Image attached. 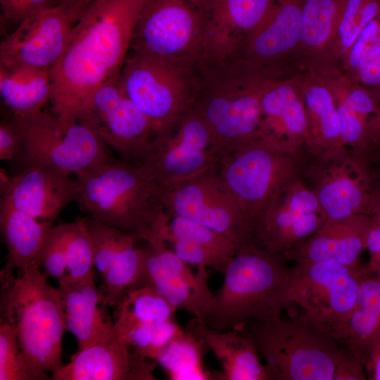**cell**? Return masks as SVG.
Returning a JSON list of instances; mask_svg holds the SVG:
<instances>
[{
  "instance_id": "6da1fadb",
  "label": "cell",
  "mask_w": 380,
  "mask_h": 380,
  "mask_svg": "<svg viewBox=\"0 0 380 380\" xmlns=\"http://www.w3.org/2000/svg\"><path fill=\"white\" fill-rule=\"evenodd\" d=\"M144 0H90L50 68L53 115L63 130L81 117L93 92L118 75Z\"/></svg>"
},
{
  "instance_id": "7a4b0ae2",
  "label": "cell",
  "mask_w": 380,
  "mask_h": 380,
  "mask_svg": "<svg viewBox=\"0 0 380 380\" xmlns=\"http://www.w3.org/2000/svg\"><path fill=\"white\" fill-rule=\"evenodd\" d=\"M75 175L77 201L91 218L149 244L167 243L170 217L146 167L113 159Z\"/></svg>"
},
{
  "instance_id": "3957f363",
  "label": "cell",
  "mask_w": 380,
  "mask_h": 380,
  "mask_svg": "<svg viewBox=\"0 0 380 380\" xmlns=\"http://www.w3.org/2000/svg\"><path fill=\"white\" fill-rule=\"evenodd\" d=\"M277 68L241 58L200 64L191 108L201 117L220 154L261 137L260 96Z\"/></svg>"
},
{
  "instance_id": "277c9868",
  "label": "cell",
  "mask_w": 380,
  "mask_h": 380,
  "mask_svg": "<svg viewBox=\"0 0 380 380\" xmlns=\"http://www.w3.org/2000/svg\"><path fill=\"white\" fill-rule=\"evenodd\" d=\"M0 276L1 322L15 330L31 380L50 379L64 365L62 339L66 329L58 288L51 286L38 263Z\"/></svg>"
},
{
  "instance_id": "5b68a950",
  "label": "cell",
  "mask_w": 380,
  "mask_h": 380,
  "mask_svg": "<svg viewBox=\"0 0 380 380\" xmlns=\"http://www.w3.org/2000/svg\"><path fill=\"white\" fill-rule=\"evenodd\" d=\"M285 262L257 242L239 246L221 288L197 319L210 328L227 331L280 315L291 271Z\"/></svg>"
},
{
  "instance_id": "8992f818",
  "label": "cell",
  "mask_w": 380,
  "mask_h": 380,
  "mask_svg": "<svg viewBox=\"0 0 380 380\" xmlns=\"http://www.w3.org/2000/svg\"><path fill=\"white\" fill-rule=\"evenodd\" d=\"M247 322L242 328L264 360L269 380H332L341 348L303 317L278 315Z\"/></svg>"
},
{
  "instance_id": "52a82bcc",
  "label": "cell",
  "mask_w": 380,
  "mask_h": 380,
  "mask_svg": "<svg viewBox=\"0 0 380 380\" xmlns=\"http://www.w3.org/2000/svg\"><path fill=\"white\" fill-rule=\"evenodd\" d=\"M374 272L367 264L346 266L333 262L296 261L291 268L285 308L296 304L303 318L340 341L362 281Z\"/></svg>"
},
{
  "instance_id": "ba28073f",
  "label": "cell",
  "mask_w": 380,
  "mask_h": 380,
  "mask_svg": "<svg viewBox=\"0 0 380 380\" xmlns=\"http://www.w3.org/2000/svg\"><path fill=\"white\" fill-rule=\"evenodd\" d=\"M209 0H144L132 52L196 71L202 58Z\"/></svg>"
},
{
  "instance_id": "9c48e42d",
  "label": "cell",
  "mask_w": 380,
  "mask_h": 380,
  "mask_svg": "<svg viewBox=\"0 0 380 380\" xmlns=\"http://www.w3.org/2000/svg\"><path fill=\"white\" fill-rule=\"evenodd\" d=\"M297 153L258 138L220 155L214 170L255 225L275 196L298 178Z\"/></svg>"
},
{
  "instance_id": "30bf717a",
  "label": "cell",
  "mask_w": 380,
  "mask_h": 380,
  "mask_svg": "<svg viewBox=\"0 0 380 380\" xmlns=\"http://www.w3.org/2000/svg\"><path fill=\"white\" fill-rule=\"evenodd\" d=\"M13 118L21 135L18 156L24 167L42 166L76 174L113 160L108 146L82 119L61 130L56 117L42 110Z\"/></svg>"
},
{
  "instance_id": "8fae6325",
  "label": "cell",
  "mask_w": 380,
  "mask_h": 380,
  "mask_svg": "<svg viewBox=\"0 0 380 380\" xmlns=\"http://www.w3.org/2000/svg\"><path fill=\"white\" fill-rule=\"evenodd\" d=\"M118 82L156 133L170 127L191 106L196 70L132 52L121 68Z\"/></svg>"
},
{
  "instance_id": "7c38bea8",
  "label": "cell",
  "mask_w": 380,
  "mask_h": 380,
  "mask_svg": "<svg viewBox=\"0 0 380 380\" xmlns=\"http://www.w3.org/2000/svg\"><path fill=\"white\" fill-rule=\"evenodd\" d=\"M170 217L191 220L222 232L237 245L258 242L255 225L213 169L160 188Z\"/></svg>"
},
{
  "instance_id": "4fadbf2b",
  "label": "cell",
  "mask_w": 380,
  "mask_h": 380,
  "mask_svg": "<svg viewBox=\"0 0 380 380\" xmlns=\"http://www.w3.org/2000/svg\"><path fill=\"white\" fill-rule=\"evenodd\" d=\"M220 156L205 124L190 107L154 134L137 165L146 167L162 188L215 168Z\"/></svg>"
},
{
  "instance_id": "5bb4252c",
  "label": "cell",
  "mask_w": 380,
  "mask_h": 380,
  "mask_svg": "<svg viewBox=\"0 0 380 380\" xmlns=\"http://www.w3.org/2000/svg\"><path fill=\"white\" fill-rule=\"evenodd\" d=\"M87 4L63 0L25 18L1 42L0 66L50 69L62 54Z\"/></svg>"
},
{
  "instance_id": "9a60e30c",
  "label": "cell",
  "mask_w": 380,
  "mask_h": 380,
  "mask_svg": "<svg viewBox=\"0 0 380 380\" xmlns=\"http://www.w3.org/2000/svg\"><path fill=\"white\" fill-rule=\"evenodd\" d=\"M118 75L108 79L93 92L80 119L87 122L121 159L138 164L156 130L122 91Z\"/></svg>"
},
{
  "instance_id": "2e32d148",
  "label": "cell",
  "mask_w": 380,
  "mask_h": 380,
  "mask_svg": "<svg viewBox=\"0 0 380 380\" xmlns=\"http://www.w3.org/2000/svg\"><path fill=\"white\" fill-rule=\"evenodd\" d=\"M326 221L312 189L297 178L275 196L264 212L258 242L287 260Z\"/></svg>"
},
{
  "instance_id": "e0dca14e",
  "label": "cell",
  "mask_w": 380,
  "mask_h": 380,
  "mask_svg": "<svg viewBox=\"0 0 380 380\" xmlns=\"http://www.w3.org/2000/svg\"><path fill=\"white\" fill-rule=\"evenodd\" d=\"M318 159L311 188L326 220L370 215L374 180L366 160L346 148Z\"/></svg>"
},
{
  "instance_id": "ac0fdd59",
  "label": "cell",
  "mask_w": 380,
  "mask_h": 380,
  "mask_svg": "<svg viewBox=\"0 0 380 380\" xmlns=\"http://www.w3.org/2000/svg\"><path fill=\"white\" fill-rule=\"evenodd\" d=\"M142 276L139 286H153L176 310L182 308L199 318L211 304L208 273L198 267L196 274L167 246V243L141 247Z\"/></svg>"
},
{
  "instance_id": "d6986e66",
  "label": "cell",
  "mask_w": 380,
  "mask_h": 380,
  "mask_svg": "<svg viewBox=\"0 0 380 380\" xmlns=\"http://www.w3.org/2000/svg\"><path fill=\"white\" fill-rule=\"evenodd\" d=\"M275 0H209L200 64L236 58Z\"/></svg>"
},
{
  "instance_id": "ffe728a7",
  "label": "cell",
  "mask_w": 380,
  "mask_h": 380,
  "mask_svg": "<svg viewBox=\"0 0 380 380\" xmlns=\"http://www.w3.org/2000/svg\"><path fill=\"white\" fill-rule=\"evenodd\" d=\"M79 187L71 173L42 166L25 167L1 184V198L15 210L37 220L53 222Z\"/></svg>"
},
{
  "instance_id": "44dd1931",
  "label": "cell",
  "mask_w": 380,
  "mask_h": 380,
  "mask_svg": "<svg viewBox=\"0 0 380 380\" xmlns=\"http://www.w3.org/2000/svg\"><path fill=\"white\" fill-rule=\"evenodd\" d=\"M261 138L275 147L297 153L309 139V121L297 76L268 80L260 96Z\"/></svg>"
},
{
  "instance_id": "7402d4cb",
  "label": "cell",
  "mask_w": 380,
  "mask_h": 380,
  "mask_svg": "<svg viewBox=\"0 0 380 380\" xmlns=\"http://www.w3.org/2000/svg\"><path fill=\"white\" fill-rule=\"evenodd\" d=\"M149 360L115 331L109 338L78 350L69 363L52 374V379L155 380V364Z\"/></svg>"
},
{
  "instance_id": "603a6c76",
  "label": "cell",
  "mask_w": 380,
  "mask_h": 380,
  "mask_svg": "<svg viewBox=\"0 0 380 380\" xmlns=\"http://www.w3.org/2000/svg\"><path fill=\"white\" fill-rule=\"evenodd\" d=\"M303 0H275L236 58L255 65L279 68L300 42Z\"/></svg>"
},
{
  "instance_id": "cb8c5ba5",
  "label": "cell",
  "mask_w": 380,
  "mask_h": 380,
  "mask_svg": "<svg viewBox=\"0 0 380 380\" xmlns=\"http://www.w3.org/2000/svg\"><path fill=\"white\" fill-rule=\"evenodd\" d=\"M372 220V215L362 213L327 220L292 253L289 260L357 265L360 263V255L367 248Z\"/></svg>"
},
{
  "instance_id": "d4e9b609",
  "label": "cell",
  "mask_w": 380,
  "mask_h": 380,
  "mask_svg": "<svg viewBox=\"0 0 380 380\" xmlns=\"http://www.w3.org/2000/svg\"><path fill=\"white\" fill-rule=\"evenodd\" d=\"M66 329L77 341L78 350L105 340L115 332V323L92 277L58 280Z\"/></svg>"
},
{
  "instance_id": "484cf974",
  "label": "cell",
  "mask_w": 380,
  "mask_h": 380,
  "mask_svg": "<svg viewBox=\"0 0 380 380\" xmlns=\"http://www.w3.org/2000/svg\"><path fill=\"white\" fill-rule=\"evenodd\" d=\"M186 330L201 339L222 365L215 373L217 380H269L254 342L243 329L220 331L198 319L189 321Z\"/></svg>"
},
{
  "instance_id": "4316f807",
  "label": "cell",
  "mask_w": 380,
  "mask_h": 380,
  "mask_svg": "<svg viewBox=\"0 0 380 380\" xmlns=\"http://www.w3.org/2000/svg\"><path fill=\"white\" fill-rule=\"evenodd\" d=\"M296 75L309 121V151L318 158L345 149L334 94L322 75L315 70Z\"/></svg>"
},
{
  "instance_id": "83f0119b",
  "label": "cell",
  "mask_w": 380,
  "mask_h": 380,
  "mask_svg": "<svg viewBox=\"0 0 380 380\" xmlns=\"http://www.w3.org/2000/svg\"><path fill=\"white\" fill-rule=\"evenodd\" d=\"M340 341L367 372L380 353V276L374 274L360 283Z\"/></svg>"
},
{
  "instance_id": "f1b7e54d",
  "label": "cell",
  "mask_w": 380,
  "mask_h": 380,
  "mask_svg": "<svg viewBox=\"0 0 380 380\" xmlns=\"http://www.w3.org/2000/svg\"><path fill=\"white\" fill-rule=\"evenodd\" d=\"M52 223L18 211L1 199L0 227L8 257L0 276L9 275L38 263L39 255L53 227Z\"/></svg>"
},
{
  "instance_id": "f546056e",
  "label": "cell",
  "mask_w": 380,
  "mask_h": 380,
  "mask_svg": "<svg viewBox=\"0 0 380 380\" xmlns=\"http://www.w3.org/2000/svg\"><path fill=\"white\" fill-rule=\"evenodd\" d=\"M50 69L0 66V95L13 115L23 116L42 110L53 96Z\"/></svg>"
},
{
  "instance_id": "4dcf8cb0",
  "label": "cell",
  "mask_w": 380,
  "mask_h": 380,
  "mask_svg": "<svg viewBox=\"0 0 380 380\" xmlns=\"http://www.w3.org/2000/svg\"><path fill=\"white\" fill-rule=\"evenodd\" d=\"M341 64L340 72L380 102V13L362 29Z\"/></svg>"
},
{
  "instance_id": "1f68e13d",
  "label": "cell",
  "mask_w": 380,
  "mask_h": 380,
  "mask_svg": "<svg viewBox=\"0 0 380 380\" xmlns=\"http://www.w3.org/2000/svg\"><path fill=\"white\" fill-rule=\"evenodd\" d=\"M137 238L122 232L118 239L101 291L105 303L116 308L126 291L139 284L143 271L141 248Z\"/></svg>"
},
{
  "instance_id": "d6a6232c",
  "label": "cell",
  "mask_w": 380,
  "mask_h": 380,
  "mask_svg": "<svg viewBox=\"0 0 380 380\" xmlns=\"http://www.w3.org/2000/svg\"><path fill=\"white\" fill-rule=\"evenodd\" d=\"M115 310V329L122 337L139 324H158L174 319L176 311V309L150 285H141L129 289Z\"/></svg>"
},
{
  "instance_id": "836d02e7",
  "label": "cell",
  "mask_w": 380,
  "mask_h": 380,
  "mask_svg": "<svg viewBox=\"0 0 380 380\" xmlns=\"http://www.w3.org/2000/svg\"><path fill=\"white\" fill-rule=\"evenodd\" d=\"M346 0H303L298 49L317 59L331 44Z\"/></svg>"
},
{
  "instance_id": "e575fe53",
  "label": "cell",
  "mask_w": 380,
  "mask_h": 380,
  "mask_svg": "<svg viewBox=\"0 0 380 380\" xmlns=\"http://www.w3.org/2000/svg\"><path fill=\"white\" fill-rule=\"evenodd\" d=\"M205 349L203 341L186 329L165 346L156 360L172 379H216L215 373L203 367Z\"/></svg>"
},
{
  "instance_id": "d590c367",
  "label": "cell",
  "mask_w": 380,
  "mask_h": 380,
  "mask_svg": "<svg viewBox=\"0 0 380 380\" xmlns=\"http://www.w3.org/2000/svg\"><path fill=\"white\" fill-rule=\"evenodd\" d=\"M63 246L68 264L65 277L82 279L93 276L94 258L92 244L85 218L55 226Z\"/></svg>"
},
{
  "instance_id": "8d00e7d4",
  "label": "cell",
  "mask_w": 380,
  "mask_h": 380,
  "mask_svg": "<svg viewBox=\"0 0 380 380\" xmlns=\"http://www.w3.org/2000/svg\"><path fill=\"white\" fill-rule=\"evenodd\" d=\"M168 236L191 241L229 263L237 250L236 243L226 234L182 217H170Z\"/></svg>"
},
{
  "instance_id": "74e56055",
  "label": "cell",
  "mask_w": 380,
  "mask_h": 380,
  "mask_svg": "<svg viewBox=\"0 0 380 380\" xmlns=\"http://www.w3.org/2000/svg\"><path fill=\"white\" fill-rule=\"evenodd\" d=\"M0 380H31L15 329L0 324Z\"/></svg>"
},
{
  "instance_id": "f35d334b",
  "label": "cell",
  "mask_w": 380,
  "mask_h": 380,
  "mask_svg": "<svg viewBox=\"0 0 380 380\" xmlns=\"http://www.w3.org/2000/svg\"><path fill=\"white\" fill-rule=\"evenodd\" d=\"M37 262L45 273L58 280L68 274V264L59 234L55 227L50 231L39 255Z\"/></svg>"
},
{
  "instance_id": "ab89813d",
  "label": "cell",
  "mask_w": 380,
  "mask_h": 380,
  "mask_svg": "<svg viewBox=\"0 0 380 380\" xmlns=\"http://www.w3.org/2000/svg\"><path fill=\"white\" fill-rule=\"evenodd\" d=\"M51 4V0H0L1 19L18 25L34 13Z\"/></svg>"
},
{
  "instance_id": "60d3db41",
  "label": "cell",
  "mask_w": 380,
  "mask_h": 380,
  "mask_svg": "<svg viewBox=\"0 0 380 380\" xmlns=\"http://www.w3.org/2000/svg\"><path fill=\"white\" fill-rule=\"evenodd\" d=\"M364 365L346 347L341 348L332 380H365Z\"/></svg>"
},
{
  "instance_id": "b9f144b4",
  "label": "cell",
  "mask_w": 380,
  "mask_h": 380,
  "mask_svg": "<svg viewBox=\"0 0 380 380\" xmlns=\"http://www.w3.org/2000/svg\"><path fill=\"white\" fill-rule=\"evenodd\" d=\"M20 148L21 135L15 118L2 121L0 124V159L12 160L19 154Z\"/></svg>"
},
{
  "instance_id": "7bdbcfd3",
  "label": "cell",
  "mask_w": 380,
  "mask_h": 380,
  "mask_svg": "<svg viewBox=\"0 0 380 380\" xmlns=\"http://www.w3.org/2000/svg\"><path fill=\"white\" fill-rule=\"evenodd\" d=\"M366 249L369 255L368 265L375 274L380 276V223L374 217L367 237Z\"/></svg>"
},
{
  "instance_id": "ee69618b",
  "label": "cell",
  "mask_w": 380,
  "mask_h": 380,
  "mask_svg": "<svg viewBox=\"0 0 380 380\" xmlns=\"http://www.w3.org/2000/svg\"><path fill=\"white\" fill-rule=\"evenodd\" d=\"M370 215L380 223V183L376 182L372 186Z\"/></svg>"
},
{
  "instance_id": "f6af8a7d",
  "label": "cell",
  "mask_w": 380,
  "mask_h": 380,
  "mask_svg": "<svg viewBox=\"0 0 380 380\" xmlns=\"http://www.w3.org/2000/svg\"><path fill=\"white\" fill-rule=\"evenodd\" d=\"M367 374L369 379L380 380V353Z\"/></svg>"
},
{
  "instance_id": "bcb514c9",
  "label": "cell",
  "mask_w": 380,
  "mask_h": 380,
  "mask_svg": "<svg viewBox=\"0 0 380 380\" xmlns=\"http://www.w3.org/2000/svg\"><path fill=\"white\" fill-rule=\"evenodd\" d=\"M377 157V162H378V170H377V172H376L374 177V182H378V183H380V147L379 148V149L376 151V153H374Z\"/></svg>"
},
{
  "instance_id": "7dc6e473",
  "label": "cell",
  "mask_w": 380,
  "mask_h": 380,
  "mask_svg": "<svg viewBox=\"0 0 380 380\" xmlns=\"http://www.w3.org/2000/svg\"><path fill=\"white\" fill-rule=\"evenodd\" d=\"M72 1H80L88 3L89 1L87 0H72Z\"/></svg>"
},
{
  "instance_id": "c3c4849f",
  "label": "cell",
  "mask_w": 380,
  "mask_h": 380,
  "mask_svg": "<svg viewBox=\"0 0 380 380\" xmlns=\"http://www.w3.org/2000/svg\"><path fill=\"white\" fill-rule=\"evenodd\" d=\"M88 1V0H87Z\"/></svg>"
}]
</instances>
